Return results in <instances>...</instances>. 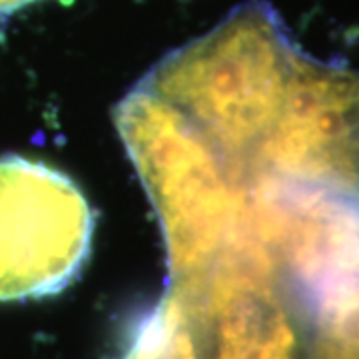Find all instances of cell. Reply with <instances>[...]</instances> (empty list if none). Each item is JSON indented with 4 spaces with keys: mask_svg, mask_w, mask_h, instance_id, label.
<instances>
[{
    "mask_svg": "<svg viewBox=\"0 0 359 359\" xmlns=\"http://www.w3.org/2000/svg\"><path fill=\"white\" fill-rule=\"evenodd\" d=\"M299 50L276 8L250 0L166 54L140 84L190 118L242 178L280 112Z\"/></svg>",
    "mask_w": 359,
    "mask_h": 359,
    "instance_id": "7a4b0ae2",
    "label": "cell"
},
{
    "mask_svg": "<svg viewBox=\"0 0 359 359\" xmlns=\"http://www.w3.org/2000/svg\"><path fill=\"white\" fill-rule=\"evenodd\" d=\"M271 254L309 359H359V200L330 194L295 205L271 238Z\"/></svg>",
    "mask_w": 359,
    "mask_h": 359,
    "instance_id": "3957f363",
    "label": "cell"
},
{
    "mask_svg": "<svg viewBox=\"0 0 359 359\" xmlns=\"http://www.w3.org/2000/svg\"><path fill=\"white\" fill-rule=\"evenodd\" d=\"M208 359H309L294 299L259 240L245 196L244 218L205 285Z\"/></svg>",
    "mask_w": 359,
    "mask_h": 359,
    "instance_id": "8992f818",
    "label": "cell"
},
{
    "mask_svg": "<svg viewBox=\"0 0 359 359\" xmlns=\"http://www.w3.org/2000/svg\"><path fill=\"white\" fill-rule=\"evenodd\" d=\"M32 2H36V0H0V16H6L18 8H25Z\"/></svg>",
    "mask_w": 359,
    "mask_h": 359,
    "instance_id": "ba28073f",
    "label": "cell"
},
{
    "mask_svg": "<svg viewBox=\"0 0 359 359\" xmlns=\"http://www.w3.org/2000/svg\"><path fill=\"white\" fill-rule=\"evenodd\" d=\"M114 124L160 219L168 285L204 297L244 218V180L190 118L140 82L116 104Z\"/></svg>",
    "mask_w": 359,
    "mask_h": 359,
    "instance_id": "6da1fadb",
    "label": "cell"
},
{
    "mask_svg": "<svg viewBox=\"0 0 359 359\" xmlns=\"http://www.w3.org/2000/svg\"><path fill=\"white\" fill-rule=\"evenodd\" d=\"M92 238L94 212L74 180L40 160L0 158V302L65 290Z\"/></svg>",
    "mask_w": 359,
    "mask_h": 359,
    "instance_id": "277c9868",
    "label": "cell"
},
{
    "mask_svg": "<svg viewBox=\"0 0 359 359\" xmlns=\"http://www.w3.org/2000/svg\"><path fill=\"white\" fill-rule=\"evenodd\" d=\"M256 174L359 198V72L297 52L280 112L242 178Z\"/></svg>",
    "mask_w": 359,
    "mask_h": 359,
    "instance_id": "5b68a950",
    "label": "cell"
},
{
    "mask_svg": "<svg viewBox=\"0 0 359 359\" xmlns=\"http://www.w3.org/2000/svg\"><path fill=\"white\" fill-rule=\"evenodd\" d=\"M210 323L204 297L168 285L132 327L120 359H208Z\"/></svg>",
    "mask_w": 359,
    "mask_h": 359,
    "instance_id": "52a82bcc",
    "label": "cell"
}]
</instances>
